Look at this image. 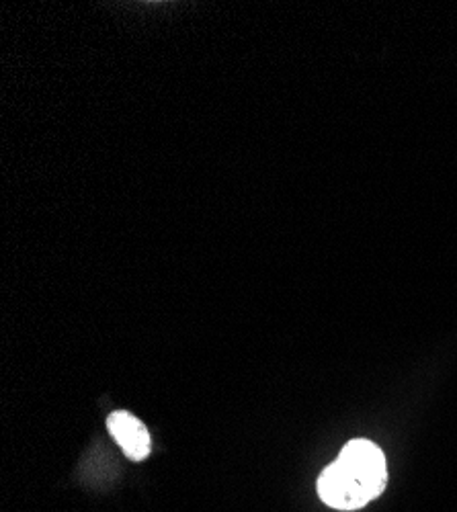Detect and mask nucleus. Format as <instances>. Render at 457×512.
<instances>
[{
	"label": "nucleus",
	"mask_w": 457,
	"mask_h": 512,
	"mask_svg": "<svg viewBox=\"0 0 457 512\" xmlns=\"http://www.w3.org/2000/svg\"><path fill=\"white\" fill-rule=\"evenodd\" d=\"M107 429L128 459L144 461L150 455V435L146 431V426L134 414L123 410L113 412L107 418Z\"/></svg>",
	"instance_id": "f03ea898"
},
{
	"label": "nucleus",
	"mask_w": 457,
	"mask_h": 512,
	"mask_svg": "<svg viewBox=\"0 0 457 512\" xmlns=\"http://www.w3.org/2000/svg\"><path fill=\"white\" fill-rule=\"evenodd\" d=\"M388 484V467L382 449L365 439H355L341 449L318 478V496L337 510H359L376 500Z\"/></svg>",
	"instance_id": "f257e3e1"
}]
</instances>
